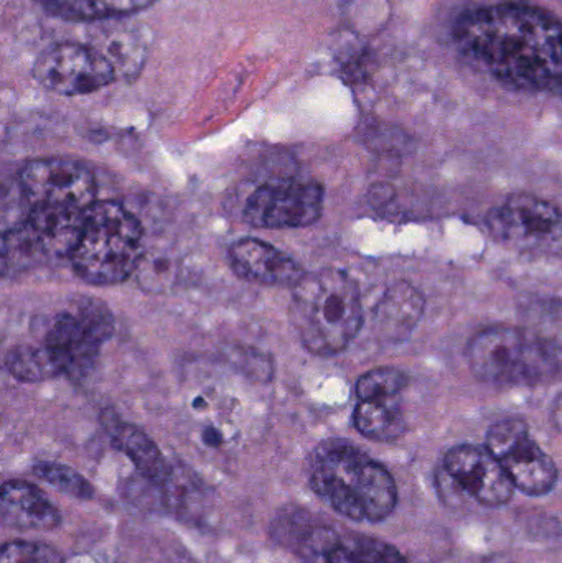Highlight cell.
Instances as JSON below:
<instances>
[{"label":"cell","instance_id":"277c9868","mask_svg":"<svg viewBox=\"0 0 562 563\" xmlns=\"http://www.w3.org/2000/svg\"><path fill=\"white\" fill-rule=\"evenodd\" d=\"M144 256V230L137 218L115 201H98L86 213L69 261L88 284L114 285L139 271Z\"/></svg>","mask_w":562,"mask_h":563},{"label":"cell","instance_id":"9a60e30c","mask_svg":"<svg viewBox=\"0 0 562 563\" xmlns=\"http://www.w3.org/2000/svg\"><path fill=\"white\" fill-rule=\"evenodd\" d=\"M0 519L7 528L19 531L49 532L62 526V515L45 493L22 479L3 483Z\"/></svg>","mask_w":562,"mask_h":563},{"label":"cell","instance_id":"cb8c5ba5","mask_svg":"<svg viewBox=\"0 0 562 563\" xmlns=\"http://www.w3.org/2000/svg\"><path fill=\"white\" fill-rule=\"evenodd\" d=\"M408 386V377L395 367H378L368 371L356 383V396L360 400L398 399Z\"/></svg>","mask_w":562,"mask_h":563},{"label":"cell","instance_id":"4316f807","mask_svg":"<svg viewBox=\"0 0 562 563\" xmlns=\"http://www.w3.org/2000/svg\"><path fill=\"white\" fill-rule=\"evenodd\" d=\"M553 422L557 423L558 429L562 430V394L554 404Z\"/></svg>","mask_w":562,"mask_h":563},{"label":"cell","instance_id":"52a82bcc","mask_svg":"<svg viewBox=\"0 0 562 563\" xmlns=\"http://www.w3.org/2000/svg\"><path fill=\"white\" fill-rule=\"evenodd\" d=\"M112 331L114 318L108 305L91 297H76L53 318L43 344L62 373L78 380L91 373Z\"/></svg>","mask_w":562,"mask_h":563},{"label":"cell","instance_id":"ac0fdd59","mask_svg":"<svg viewBox=\"0 0 562 563\" xmlns=\"http://www.w3.org/2000/svg\"><path fill=\"white\" fill-rule=\"evenodd\" d=\"M49 15L69 22H96L147 9L155 0H33Z\"/></svg>","mask_w":562,"mask_h":563},{"label":"cell","instance_id":"6da1fadb","mask_svg":"<svg viewBox=\"0 0 562 563\" xmlns=\"http://www.w3.org/2000/svg\"><path fill=\"white\" fill-rule=\"evenodd\" d=\"M459 45L505 85L562 91V23L527 3H498L464 13Z\"/></svg>","mask_w":562,"mask_h":563},{"label":"cell","instance_id":"5b68a950","mask_svg":"<svg viewBox=\"0 0 562 563\" xmlns=\"http://www.w3.org/2000/svg\"><path fill=\"white\" fill-rule=\"evenodd\" d=\"M88 211L29 208L23 220L3 231L2 274L15 277L46 263L71 260Z\"/></svg>","mask_w":562,"mask_h":563},{"label":"cell","instance_id":"8fae6325","mask_svg":"<svg viewBox=\"0 0 562 563\" xmlns=\"http://www.w3.org/2000/svg\"><path fill=\"white\" fill-rule=\"evenodd\" d=\"M33 76L56 95L81 96L111 85L118 71L104 53L92 46L59 43L36 58Z\"/></svg>","mask_w":562,"mask_h":563},{"label":"cell","instance_id":"7c38bea8","mask_svg":"<svg viewBox=\"0 0 562 563\" xmlns=\"http://www.w3.org/2000/svg\"><path fill=\"white\" fill-rule=\"evenodd\" d=\"M322 210L323 188L316 181H271L251 195L244 220L266 230H296L312 227Z\"/></svg>","mask_w":562,"mask_h":563},{"label":"cell","instance_id":"ba28073f","mask_svg":"<svg viewBox=\"0 0 562 563\" xmlns=\"http://www.w3.org/2000/svg\"><path fill=\"white\" fill-rule=\"evenodd\" d=\"M487 223L492 236L517 253L562 257V211L541 198L511 195L488 213Z\"/></svg>","mask_w":562,"mask_h":563},{"label":"cell","instance_id":"44dd1931","mask_svg":"<svg viewBox=\"0 0 562 563\" xmlns=\"http://www.w3.org/2000/svg\"><path fill=\"white\" fill-rule=\"evenodd\" d=\"M5 369L20 383H43L63 376L62 367L45 344H19L3 357Z\"/></svg>","mask_w":562,"mask_h":563},{"label":"cell","instance_id":"3957f363","mask_svg":"<svg viewBox=\"0 0 562 563\" xmlns=\"http://www.w3.org/2000/svg\"><path fill=\"white\" fill-rule=\"evenodd\" d=\"M293 290L290 321L304 346L319 356L346 350L363 323L359 284L343 271L329 267L306 274Z\"/></svg>","mask_w":562,"mask_h":563},{"label":"cell","instance_id":"ffe728a7","mask_svg":"<svg viewBox=\"0 0 562 563\" xmlns=\"http://www.w3.org/2000/svg\"><path fill=\"white\" fill-rule=\"evenodd\" d=\"M521 330L548 353H562V300L537 298L521 311Z\"/></svg>","mask_w":562,"mask_h":563},{"label":"cell","instance_id":"5bb4252c","mask_svg":"<svg viewBox=\"0 0 562 563\" xmlns=\"http://www.w3.org/2000/svg\"><path fill=\"white\" fill-rule=\"evenodd\" d=\"M230 261L238 276L256 284L296 287L306 276L293 257L256 238L236 241L230 247Z\"/></svg>","mask_w":562,"mask_h":563},{"label":"cell","instance_id":"484cf974","mask_svg":"<svg viewBox=\"0 0 562 563\" xmlns=\"http://www.w3.org/2000/svg\"><path fill=\"white\" fill-rule=\"evenodd\" d=\"M203 442L207 443L208 446H220L221 443H223V437H221L220 432H217V430L208 429L205 430Z\"/></svg>","mask_w":562,"mask_h":563},{"label":"cell","instance_id":"d4e9b609","mask_svg":"<svg viewBox=\"0 0 562 563\" xmlns=\"http://www.w3.org/2000/svg\"><path fill=\"white\" fill-rule=\"evenodd\" d=\"M0 563H63V559L42 542L12 541L3 544Z\"/></svg>","mask_w":562,"mask_h":563},{"label":"cell","instance_id":"7a4b0ae2","mask_svg":"<svg viewBox=\"0 0 562 563\" xmlns=\"http://www.w3.org/2000/svg\"><path fill=\"white\" fill-rule=\"evenodd\" d=\"M309 483L322 501L350 521L383 522L398 505L392 473L345 442H329L316 450Z\"/></svg>","mask_w":562,"mask_h":563},{"label":"cell","instance_id":"e0dca14e","mask_svg":"<svg viewBox=\"0 0 562 563\" xmlns=\"http://www.w3.org/2000/svg\"><path fill=\"white\" fill-rule=\"evenodd\" d=\"M425 311V297L415 285L399 282L389 288L378 308V324L389 341L411 334Z\"/></svg>","mask_w":562,"mask_h":563},{"label":"cell","instance_id":"603a6c76","mask_svg":"<svg viewBox=\"0 0 562 563\" xmlns=\"http://www.w3.org/2000/svg\"><path fill=\"white\" fill-rule=\"evenodd\" d=\"M33 475L42 479V482L48 483L58 492L71 496V498L89 501L95 496V488H92L91 483L85 476L79 475L76 470L62 465V463H36L33 466Z\"/></svg>","mask_w":562,"mask_h":563},{"label":"cell","instance_id":"7402d4cb","mask_svg":"<svg viewBox=\"0 0 562 563\" xmlns=\"http://www.w3.org/2000/svg\"><path fill=\"white\" fill-rule=\"evenodd\" d=\"M326 563H406L401 552L375 538L335 542L326 552Z\"/></svg>","mask_w":562,"mask_h":563},{"label":"cell","instance_id":"d6986e66","mask_svg":"<svg viewBox=\"0 0 562 563\" xmlns=\"http://www.w3.org/2000/svg\"><path fill=\"white\" fill-rule=\"evenodd\" d=\"M356 430L375 442H393L406 432V419L396 399L360 400L353 413Z\"/></svg>","mask_w":562,"mask_h":563},{"label":"cell","instance_id":"4fadbf2b","mask_svg":"<svg viewBox=\"0 0 562 563\" xmlns=\"http://www.w3.org/2000/svg\"><path fill=\"white\" fill-rule=\"evenodd\" d=\"M442 473L485 508H502L514 498L510 476L487 446H454L442 460Z\"/></svg>","mask_w":562,"mask_h":563},{"label":"cell","instance_id":"2e32d148","mask_svg":"<svg viewBox=\"0 0 562 563\" xmlns=\"http://www.w3.org/2000/svg\"><path fill=\"white\" fill-rule=\"evenodd\" d=\"M109 432H111L112 445L134 463L142 478L155 486L167 483L174 470L147 433L142 432L137 427L122 422H115L114 427H109Z\"/></svg>","mask_w":562,"mask_h":563},{"label":"cell","instance_id":"30bf717a","mask_svg":"<svg viewBox=\"0 0 562 563\" xmlns=\"http://www.w3.org/2000/svg\"><path fill=\"white\" fill-rule=\"evenodd\" d=\"M487 449L502 463L515 489L524 495L544 496L557 486V463L531 439L524 420H502L492 426Z\"/></svg>","mask_w":562,"mask_h":563},{"label":"cell","instance_id":"9c48e42d","mask_svg":"<svg viewBox=\"0 0 562 563\" xmlns=\"http://www.w3.org/2000/svg\"><path fill=\"white\" fill-rule=\"evenodd\" d=\"M29 208L88 211L96 203V180L88 167L68 158H38L19 174Z\"/></svg>","mask_w":562,"mask_h":563},{"label":"cell","instance_id":"8992f818","mask_svg":"<svg viewBox=\"0 0 562 563\" xmlns=\"http://www.w3.org/2000/svg\"><path fill=\"white\" fill-rule=\"evenodd\" d=\"M467 353L475 376L495 386L535 384L553 373L554 354L510 324L481 331L469 344Z\"/></svg>","mask_w":562,"mask_h":563}]
</instances>
